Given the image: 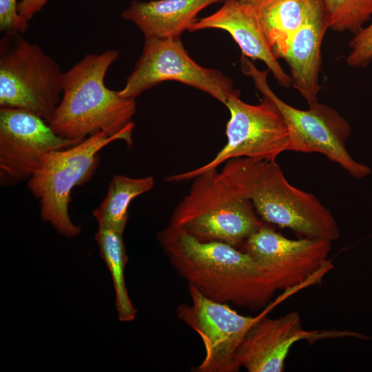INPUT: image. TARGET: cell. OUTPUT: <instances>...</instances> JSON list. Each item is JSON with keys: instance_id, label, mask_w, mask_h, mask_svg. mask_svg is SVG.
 I'll return each instance as SVG.
<instances>
[{"instance_id": "6da1fadb", "label": "cell", "mask_w": 372, "mask_h": 372, "mask_svg": "<svg viewBox=\"0 0 372 372\" xmlns=\"http://www.w3.org/2000/svg\"><path fill=\"white\" fill-rule=\"evenodd\" d=\"M157 238L174 270L208 299L257 311L278 290L257 260L229 244L200 241L168 226Z\"/></svg>"}, {"instance_id": "7a4b0ae2", "label": "cell", "mask_w": 372, "mask_h": 372, "mask_svg": "<svg viewBox=\"0 0 372 372\" xmlns=\"http://www.w3.org/2000/svg\"><path fill=\"white\" fill-rule=\"evenodd\" d=\"M220 171L234 190L249 200L267 223L306 238L338 239L331 211L312 194L291 185L276 161L232 158Z\"/></svg>"}, {"instance_id": "3957f363", "label": "cell", "mask_w": 372, "mask_h": 372, "mask_svg": "<svg viewBox=\"0 0 372 372\" xmlns=\"http://www.w3.org/2000/svg\"><path fill=\"white\" fill-rule=\"evenodd\" d=\"M118 56L115 50L87 54L63 72L61 99L49 123L56 134L84 140L101 131L110 136L132 133L136 99L105 84L106 73Z\"/></svg>"}, {"instance_id": "277c9868", "label": "cell", "mask_w": 372, "mask_h": 372, "mask_svg": "<svg viewBox=\"0 0 372 372\" xmlns=\"http://www.w3.org/2000/svg\"><path fill=\"white\" fill-rule=\"evenodd\" d=\"M191 180L187 194L172 214L169 227L200 241H220L236 247L265 225L251 202L239 196L217 169Z\"/></svg>"}, {"instance_id": "5b68a950", "label": "cell", "mask_w": 372, "mask_h": 372, "mask_svg": "<svg viewBox=\"0 0 372 372\" xmlns=\"http://www.w3.org/2000/svg\"><path fill=\"white\" fill-rule=\"evenodd\" d=\"M59 65L19 32L0 40V107L31 112L50 123L61 99Z\"/></svg>"}, {"instance_id": "8992f818", "label": "cell", "mask_w": 372, "mask_h": 372, "mask_svg": "<svg viewBox=\"0 0 372 372\" xmlns=\"http://www.w3.org/2000/svg\"><path fill=\"white\" fill-rule=\"evenodd\" d=\"M118 140L131 146L132 132L110 136L101 131L72 147L52 151L28 180V187L39 202L41 218L61 235L73 238L81 232L69 215L71 192L93 174L100 160L98 152Z\"/></svg>"}, {"instance_id": "52a82bcc", "label": "cell", "mask_w": 372, "mask_h": 372, "mask_svg": "<svg viewBox=\"0 0 372 372\" xmlns=\"http://www.w3.org/2000/svg\"><path fill=\"white\" fill-rule=\"evenodd\" d=\"M225 105L230 118L226 125L227 143L207 163L166 180L179 183L193 179L199 174L217 169L232 158L276 161L278 155L290 151V132L287 123L273 101L262 94L259 104L242 101L239 92L230 94Z\"/></svg>"}, {"instance_id": "ba28073f", "label": "cell", "mask_w": 372, "mask_h": 372, "mask_svg": "<svg viewBox=\"0 0 372 372\" xmlns=\"http://www.w3.org/2000/svg\"><path fill=\"white\" fill-rule=\"evenodd\" d=\"M243 72L251 77L262 94L270 97L282 114L290 132V151L320 153L338 163L355 178H364L371 168L355 161L345 141L351 133L347 121L328 105L313 103L307 110L286 103L271 90L267 81L268 70H259L247 57L242 58Z\"/></svg>"}, {"instance_id": "9c48e42d", "label": "cell", "mask_w": 372, "mask_h": 372, "mask_svg": "<svg viewBox=\"0 0 372 372\" xmlns=\"http://www.w3.org/2000/svg\"><path fill=\"white\" fill-rule=\"evenodd\" d=\"M166 81H175L203 91L224 105L235 92L230 78L194 61L180 38L145 39L142 54L120 94L134 99Z\"/></svg>"}, {"instance_id": "30bf717a", "label": "cell", "mask_w": 372, "mask_h": 372, "mask_svg": "<svg viewBox=\"0 0 372 372\" xmlns=\"http://www.w3.org/2000/svg\"><path fill=\"white\" fill-rule=\"evenodd\" d=\"M331 242L306 237L289 239L265 224L243 246L244 251L266 271L276 289L287 291L318 280V276L329 269Z\"/></svg>"}, {"instance_id": "8fae6325", "label": "cell", "mask_w": 372, "mask_h": 372, "mask_svg": "<svg viewBox=\"0 0 372 372\" xmlns=\"http://www.w3.org/2000/svg\"><path fill=\"white\" fill-rule=\"evenodd\" d=\"M192 303L177 306L180 320L191 327L200 338L205 356L197 372H236L240 367L236 353L257 316H245L228 304L207 298L196 288L188 286Z\"/></svg>"}, {"instance_id": "7c38bea8", "label": "cell", "mask_w": 372, "mask_h": 372, "mask_svg": "<svg viewBox=\"0 0 372 372\" xmlns=\"http://www.w3.org/2000/svg\"><path fill=\"white\" fill-rule=\"evenodd\" d=\"M83 141L59 136L48 123L31 112L0 107L1 185L12 186L28 180L46 154Z\"/></svg>"}, {"instance_id": "4fadbf2b", "label": "cell", "mask_w": 372, "mask_h": 372, "mask_svg": "<svg viewBox=\"0 0 372 372\" xmlns=\"http://www.w3.org/2000/svg\"><path fill=\"white\" fill-rule=\"evenodd\" d=\"M265 313V310L248 330L235 355L238 366L249 372H282L296 342L331 336L304 330L296 311L278 318H268Z\"/></svg>"}, {"instance_id": "5bb4252c", "label": "cell", "mask_w": 372, "mask_h": 372, "mask_svg": "<svg viewBox=\"0 0 372 372\" xmlns=\"http://www.w3.org/2000/svg\"><path fill=\"white\" fill-rule=\"evenodd\" d=\"M219 29L227 32L237 43L242 55L260 60L267 65L280 85L289 87L292 84L274 55L262 29L256 8L242 0H225L215 12L197 19L188 30Z\"/></svg>"}, {"instance_id": "9a60e30c", "label": "cell", "mask_w": 372, "mask_h": 372, "mask_svg": "<svg viewBox=\"0 0 372 372\" xmlns=\"http://www.w3.org/2000/svg\"><path fill=\"white\" fill-rule=\"evenodd\" d=\"M221 0L133 1L121 14L134 23L145 39L180 38L206 7Z\"/></svg>"}, {"instance_id": "2e32d148", "label": "cell", "mask_w": 372, "mask_h": 372, "mask_svg": "<svg viewBox=\"0 0 372 372\" xmlns=\"http://www.w3.org/2000/svg\"><path fill=\"white\" fill-rule=\"evenodd\" d=\"M328 28L324 8L312 16L293 35L282 59L290 68L293 87L309 105L318 101L321 45Z\"/></svg>"}, {"instance_id": "e0dca14e", "label": "cell", "mask_w": 372, "mask_h": 372, "mask_svg": "<svg viewBox=\"0 0 372 372\" xmlns=\"http://www.w3.org/2000/svg\"><path fill=\"white\" fill-rule=\"evenodd\" d=\"M324 8L322 0H272L256 8L263 32L277 59H282L291 39L307 21Z\"/></svg>"}, {"instance_id": "ac0fdd59", "label": "cell", "mask_w": 372, "mask_h": 372, "mask_svg": "<svg viewBox=\"0 0 372 372\" xmlns=\"http://www.w3.org/2000/svg\"><path fill=\"white\" fill-rule=\"evenodd\" d=\"M154 183L152 176L135 178L114 175L105 198L92 211L99 226L123 234L129 218L130 203L138 196L151 190Z\"/></svg>"}, {"instance_id": "d6986e66", "label": "cell", "mask_w": 372, "mask_h": 372, "mask_svg": "<svg viewBox=\"0 0 372 372\" xmlns=\"http://www.w3.org/2000/svg\"><path fill=\"white\" fill-rule=\"evenodd\" d=\"M122 236V234L99 226L95 240L100 255L112 274L118 320L130 322L134 320L137 311L129 297L125 285L124 270L127 256Z\"/></svg>"}, {"instance_id": "ffe728a7", "label": "cell", "mask_w": 372, "mask_h": 372, "mask_svg": "<svg viewBox=\"0 0 372 372\" xmlns=\"http://www.w3.org/2000/svg\"><path fill=\"white\" fill-rule=\"evenodd\" d=\"M328 28L356 33L372 16V0H322Z\"/></svg>"}, {"instance_id": "44dd1931", "label": "cell", "mask_w": 372, "mask_h": 372, "mask_svg": "<svg viewBox=\"0 0 372 372\" xmlns=\"http://www.w3.org/2000/svg\"><path fill=\"white\" fill-rule=\"evenodd\" d=\"M347 64L353 68H365L372 62V22L355 33L349 43Z\"/></svg>"}, {"instance_id": "7402d4cb", "label": "cell", "mask_w": 372, "mask_h": 372, "mask_svg": "<svg viewBox=\"0 0 372 372\" xmlns=\"http://www.w3.org/2000/svg\"><path fill=\"white\" fill-rule=\"evenodd\" d=\"M17 0H0V30L3 33H25L28 28V21L18 12Z\"/></svg>"}, {"instance_id": "603a6c76", "label": "cell", "mask_w": 372, "mask_h": 372, "mask_svg": "<svg viewBox=\"0 0 372 372\" xmlns=\"http://www.w3.org/2000/svg\"><path fill=\"white\" fill-rule=\"evenodd\" d=\"M49 0H20L18 3L19 14L25 20L30 21L40 12Z\"/></svg>"}, {"instance_id": "cb8c5ba5", "label": "cell", "mask_w": 372, "mask_h": 372, "mask_svg": "<svg viewBox=\"0 0 372 372\" xmlns=\"http://www.w3.org/2000/svg\"><path fill=\"white\" fill-rule=\"evenodd\" d=\"M242 1L253 5L256 8H259L272 0H242Z\"/></svg>"}]
</instances>
